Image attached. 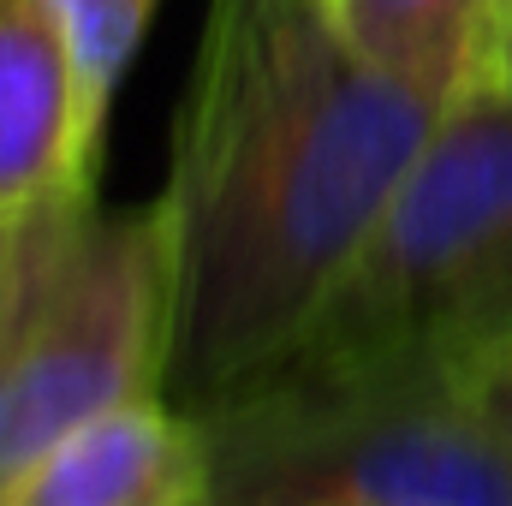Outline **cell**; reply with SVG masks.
<instances>
[{
  "mask_svg": "<svg viewBox=\"0 0 512 506\" xmlns=\"http://www.w3.org/2000/svg\"><path fill=\"white\" fill-rule=\"evenodd\" d=\"M447 102L376 72L328 0H209L173 126L167 399L274 364L364 251Z\"/></svg>",
  "mask_w": 512,
  "mask_h": 506,
  "instance_id": "1",
  "label": "cell"
},
{
  "mask_svg": "<svg viewBox=\"0 0 512 506\" xmlns=\"http://www.w3.org/2000/svg\"><path fill=\"white\" fill-rule=\"evenodd\" d=\"M191 417L209 506H512L471 376L292 346Z\"/></svg>",
  "mask_w": 512,
  "mask_h": 506,
  "instance_id": "2",
  "label": "cell"
},
{
  "mask_svg": "<svg viewBox=\"0 0 512 506\" xmlns=\"http://www.w3.org/2000/svg\"><path fill=\"white\" fill-rule=\"evenodd\" d=\"M292 346L447 376H477L489 358L512 352L507 72L441 108L364 251Z\"/></svg>",
  "mask_w": 512,
  "mask_h": 506,
  "instance_id": "3",
  "label": "cell"
},
{
  "mask_svg": "<svg viewBox=\"0 0 512 506\" xmlns=\"http://www.w3.org/2000/svg\"><path fill=\"white\" fill-rule=\"evenodd\" d=\"M173 245L161 203L60 197L0 233V501L78 423L167 393Z\"/></svg>",
  "mask_w": 512,
  "mask_h": 506,
  "instance_id": "4",
  "label": "cell"
},
{
  "mask_svg": "<svg viewBox=\"0 0 512 506\" xmlns=\"http://www.w3.org/2000/svg\"><path fill=\"white\" fill-rule=\"evenodd\" d=\"M102 126L54 0H0V233L96 191Z\"/></svg>",
  "mask_w": 512,
  "mask_h": 506,
  "instance_id": "5",
  "label": "cell"
},
{
  "mask_svg": "<svg viewBox=\"0 0 512 506\" xmlns=\"http://www.w3.org/2000/svg\"><path fill=\"white\" fill-rule=\"evenodd\" d=\"M0 506H209V447L179 399H126L60 435Z\"/></svg>",
  "mask_w": 512,
  "mask_h": 506,
  "instance_id": "6",
  "label": "cell"
},
{
  "mask_svg": "<svg viewBox=\"0 0 512 506\" xmlns=\"http://www.w3.org/2000/svg\"><path fill=\"white\" fill-rule=\"evenodd\" d=\"M328 12L376 72L435 102L501 72L507 0H328Z\"/></svg>",
  "mask_w": 512,
  "mask_h": 506,
  "instance_id": "7",
  "label": "cell"
},
{
  "mask_svg": "<svg viewBox=\"0 0 512 506\" xmlns=\"http://www.w3.org/2000/svg\"><path fill=\"white\" fill-rule=\"evenodd\" d=\"M66 36H72V54H78V78H84V102L96 114V126H108V108H114V90L126 78L131 54L143 48L149 36V18H155V0H54Z\"/></svg>",
  "mask_w": 512,
  "mask_h": 506,
  "instance_id": "8",
  "label": "cell"
},
{
  "mask_svg": "<svg viewBox=\"0 0 512 506\" xmlns=\"http://www.w3.org/2000/svg\"><path fill=\"white\" fill-rule=\"evenodd\" d=\"M471 393H477V405H483V417H489V429L501 441V459H507V477H512V352L489 358L471 376Z\"/></svg>",
  "mask_w": 512,
  "mask_h": 506,
  "instance_id": "9",
  "label": "cell"
},
{
  "mask_svg": "<svg viewBox=\"0 0 512 506\" xmlns=\"http://www.w3.org/2000/svg\"><path fill=\"white\" fill-rule=\"evenodd\" d=\"M501 72L512 78V6H507V36H501Z\"/></svg>",
  "mask_w": 512,
  "mask_h": 506,
  "instance_id": "10",
  "label": "cell"
},
{
  "mask_svg": "<svg viewBox=\"0 0 512 506\" xmlns=\"http://www.w3.org/2000/svg\"><path fill=\"white\" fill-rule=\"evenodd\" d=\"M507 6H512V0H507Z\"/></svg>",
  "mask_w": 512,
  "mask_h": 506,
  "instance_id": "11",
  "label": "cell"
}]
</instances>
